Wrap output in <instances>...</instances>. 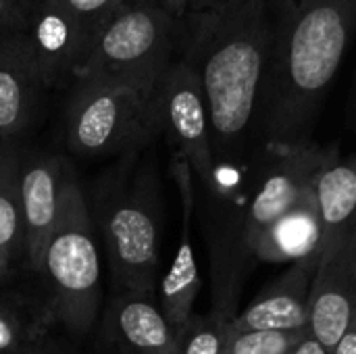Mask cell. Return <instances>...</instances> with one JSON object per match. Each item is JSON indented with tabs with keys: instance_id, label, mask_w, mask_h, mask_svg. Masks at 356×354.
Instances as JSON below:
<instances>
[{
	"instance_id": "1",
	"label": "cell",
	"mask_w": 356,
	"mask_h": 354,
	"mask_svg": "<svg viewBox=\"0 0 356 354\" xmlns=\"http://www.w3.org/2000/svg\"><path fill=\"white\" fill-rule=\"evenodd\" d=\"M273 42L263 79L257 144L305 146L346 50L356 38V0H269Z\"/></svg>"
},
{
	"instance_id": "30",
	"label": "cell",
	"mask_w": 356,
	"mask_h": 354,
	"mask_svg": "<svg viewBox=\"0 0 356 354\" xmlns=\"http://www.w3.org/2000/svg\"><path fill=\"white\" fill-rule=\"evenodd\" d=\"M350 117H353V125L356 129V79H355V88H353V100H350Z\"/></svg>"
},
{
	"instance_id": "7",
	"label": "cell",
	"mask_w": 356,
	"mask_h": 354,
	"mask_svg": "<svg viewBox=\"0 0 356 354\" xmlns=\"http://www.w3.org/2000/svg\"><path fill=\"white\" fill-rule=\"evenodd\" d=\"M156 136L154 94L77 81L65 113V138L75 154H131Z\"/></svg>"
},
{
	"instance_id": "31",
	"label": "cell",
	"mask_w": 356,
	"mask_h": 354,
	"mask_svg": "<svg viewBox=\"0 0 356 354\" xmlns=\"http://www.w3.org/2000/svg\"><path fill=\"white\" fill-rule=\"evenodd\" d=\"M13 2H17L21 8H25V10H29V8H33L35 4H40L42 0H13Z\"/></svg>"
},
{
	"instance_id": "26",
	"label": "cell",
	"mask_w": 356,
	"mask_h": 354,
	"mask_svg": "<svg viewBox=\"0 0 356 354\" xmlns=\"http://www.w3.org/2000/svg\"><path fill=\"white\" fill-rule=\"evenodd\" d=\"M292 354H330V351L317 338H313V334H309Z\"/></svg>"
},
{
	"instance_id": "8",
	"label": "cell",
	"mask_w": 356,
	"mask_h": 354,
	"mask_svg": "<svg viewBox=\"0 0 356 354\" xmlns=\"http://www.w3.org/2000/svg\"><path fill=\"white\" fill-rule=\"evenodd\" d=\"M159 134L173 146V154H181L196 184L204 182L213 167V140L211 117L200 77L192 63L177 54L173 65L163 75L154 92Z\"/></svg>"
},
{
	"instance_id": "23",
	"label": "cell",
	"mask_w": 356,
	"mask_h": 354,
	"mask_svg": "<svg viewBox=\"0 0 356 354\" xmlns=\"http://www.w3.org/2000/svg\"><path fill=\"white\" fill-rule=\"evenodd\" d=\"M27 10L13 0H0V40L17 35L25 25Z\"/></svg>"
},
{
	"instance_id": "25",
	"label": "cell",
	"mask_w": 356,
	"mask_h": 354,
	"mask_svg": "<svg viewBox=\"0 0 356 354\" xmlns=\"http://www.w3.org/2000/svg\"><path fill=\"white\" fill-rule=\"evenodd\" d=\"M152 4L161 6L163 10H167L171 17L175 19H184L190 13V2L192 0H150Z\"/></svg>"
},
{
	"instance_id": "6",
	"label": "cell",
	"mask_w": 356,
	"mask_h": 354,
	"mask_svg": "<svg viewBox=\"0 0 356 354\" xmlns=\"http://www.w3.org/2000/svg\"><path fill=\"white\" fill-rule=\"evenodd\" d=\"M40 273L48 284L52 317L75 336H86L98 319L102 269L96 221L75 173L69 179Z\"/></svg>"
},
{
	"instance_id": "5",
	"label": "cell",
	"mask_w": 356,
	"mask_h": 354,
	"mask_svg": "<svg viewBox=\"0 0 356 354\" xmlns=\"http://www.w3.org/2000/svg\"><path fill=\"white\" fill-rule=\"evenodd\" d=\"M181 19L150 0H131L96 35L75 81L127 88L152 96L179 54Z\"/></svg>"
},
{
	"instance_id": "29",
	"label": "cell",
	"mask_w": 356,
	"mask_h": 354,
	"mask_svg": "<svg viewBox=\"0 0 356 354\" xmlns=\"http://www.w3.org/2000/svg\"><path fill=\"white\" fill-rule=\"evenodd\" d=\"M25 354H58L56 351H52V348H46V346H40V344H29L27 348H25Z\"/></svg>"
},
{
	"instance_id": "10",
	"label": "cell",
	"mask_w": 356,
	"mask_h": 354,
	"mask_svg": "<svg viewBox=\"0 0 356 354\" xmlns=\"http://www.w3.org/2000/svg\"><path fill=\"white\" fill-rule=\"evenodd\" d=\"M73 167L63 156H21V211L25 230V259L40 273L46 246L56 230Z\"/></svg>"
},
{
	"instance_id": "21",
	"label": "cell",
	"mask_w": 356,
	"mask_h": 354,
	"mask_svg": "<svg viewBox=\"0 0 356 354\" xmlns=\"http://www.w3.org/2000/svg\"><path fill=\"white\" fill-rule=\"evenodd\" d=\"M60 2L75 17V21L81 25V29L94 44L96 35L106 27V23L117 13H121L131 0H60Z\"/></svg>"
},
{
	"instance_id": "3",
	"label": "cell",
	"mask_w": 356,
	"mask_h": 354,
	"mask_svg": "<svg viewBox=\"0 0 356 354\" xmlns=\"http://www.w3.org/2000/svg\"><path fill=\"white\" fill-rule=\"evenodd\" d=\"M263 165L265 146L259 144L242 156L215 159L211 175L196 184V217L209 259V313L227 323L238 315L246 280L259 263L248 240V219Z\"/></svg>"
},
{
	"instance_id": "22",
	"label": "cell",
	"mask_w": 356,
	"mask_h": 354,
	"mask_svg": "<svg viewBox=\"0 0 356 354\" xmlns=\"http://www.w3.org/2000/svg\"><path fill=\"white\" fill-rule=\"evenodd\" d=\"M33 344V330L25 319V313L4 298H0V354L25 351Z\"/></svg>"
},
{
	"instance_id": "17",
	"label": "cell",
	"mask_w": 356,
	"mask_h": 354,
	"mask_svg": "<svg viewBox=\"0 0 356 354\" xmlns=\"http://www.w3.org/2000/svg\"><path fill=\"white\" fill-rule=\"evenodd\" d=\"M40 79L10 38L0 40V142L15 140L29 123Z\"/></svg>"
},
{
	"instance_id": "27",
	"label": "cell",
	"mask_w": 356,
	"mask_h": 354,
	"mask_svg": "<svg viewBox=\"0 0 356 354\" xmlns=\"http://www.w3.org/2000/svg\"><path fill=\"white\" fill-rule=\"evenodd\" d=\"M223 0H192L190 2V13H198V10H209L217 4H221Z\"/></svg>"
},
{
	"instance_id": "18",
	"label": "cell",
	"mask_w": 356,
	"mask_h": 354,
	"mask_svg": "<svg viewBox=\"0 0 356 354\" xmlns=\"http://www.w3.org/2000/svg\"><path fill=\"white\" fill-rule=\"evenodd\" d=\"M21 154L13 140L0 142V248L15 263L25 257L21 211Z\"/></svg>"
},
{
	"instance_id": "16",
	"label": "cell",
	"mask_w": 356,
	"mask_h": 354,
	"mask_svg": "<svg viewBox=\"0 0 356 354\" xmlns=\"http://www.w3.org/2000/svg\"><path fill=\"white\" fill-rule=\"evenodd\" d=\"M321 221L319 267L356 232V154L336 156L315 179Z\"/></svg>"
},
{
	"instance_id": "11",
	"label": "cell",
	"mask_w": 356,
	"mask_h": 354,
	"mask_svg": "<svg viewBox=\"0 0 356 354\" xmlns=\"http://www.w3.org/2000/svg\"><path fill=\"white\" fill-rule=\"evenodd\" d=\"M171 173L179 194L181 227L175 257L167 273L159 282V307L171 328L177 332L194 317V305L202 290V275L194 248V219H196V179L181 154H173Z\"/></svg>"
},
{
	"instance_id": "20",
	"label": "cell",
	"mask_w": 356,
	"mask_h": 354,
	"mask_svg": "<svg viewBox=\"0 0 356 354\" xmlns=\"http://www.w3.org/2000/svg\"><path fill=\"white\" fill-rule=\"evenodd\" d=\"M311 332H229L225 354H292Z\"/></svg>"
},
{
	"instance_id": "24",
	"label": "cell",
	"mask_w": 356,
	"mask_h": 354,
	"mask_svg": "<svg viewBox=\"0 0 356 354\" xmlns=\"http://www.w3.org/2000/svg\"><path fill=\"white\" fill-rule=\"evenodd\" d=\"M330 354H356V313L353 321L348 323L346 332L342 334V338L336 342V346L330 351Z\"/></svg>"
},
{
	"instance_id": "28",
	"label": "cell",
	"mask_w": 356,
	"mask_h": 354,
	"mask_svg": "<svg viewBox=\"0 0 356 354\" xmlns=\"http://www.w3.org/2000/svg\"><path fill=\"white\" fill-rule=\"evenodd\" d=\"M10 271H13V261H10L8 255L0 248V282H2L4 277H8Z\"/></svg>"
},
{
	"instance_id": "12",
	"label": "cell",
	"mask_w": 356,
	"mask_h": 354,
	"mask_svg": "<svg viewBox=\"0 0 356 354\" xmlns=\"http://www.w3.org/2000/svg\"><path fill=\"white\" fill-rule=\"evenodd\" d=\"M319 261L305 259L267 284L252 303L227 323L229 332H311V292Z\"/></svg>"
},
{
	"instance_id": "13",
	"label": "cell",
	"mask_w": 356,
	"mask_h": 354,
	"mask_svg": "<svg viewBox=\"0 0 356 354\" xmlns=\"http://www.w3.org/2000/svg\"><path fill=\"white\" fill-rule=\"evenodd\" d=\"M102 342L106 354H173L177 332L165 319L156 296L113 292Z\"/></svg>"
},
{
	"instance_id": "32",
	"label": "cell",
	"mask_w": 356,
	"mask_h": 354,
	"mask_svg": "<svg viewBox=\"0 0 356 354\" xmlns=\"http://www.w3.org/2000/svg\"><path fill=\"white\" fill-rule=\"evenodd\" d=\"M8 354H25V351H17V353H8Z\"/></svg>"
},
{
	"instance_id": "9",
	"label": "cell",
	"mask_w": 356,
	"mask_h": 354,
	"mask_svg": "<svg viewBox=\"0 0 356 354\" xmlns=\"http://www.w3.org/2000/svg\"><path fill=\"white\" fill-rule=\"evenodd\" d=\"M27 58L42 86H56L75 71L90 52V38L60 0H42L27 10L23 29L10 38Z\"/></svg>"
},
{
	"instance_id": "19",
	"label": "cell",
	"mask_w": 356,
	"mask_h": 354,
	"mask_svg": "<svg viewBox=\"0 0 356 354\" xmlns=\"http://www.w3.org/2000/svg\"><path fill=\"white\" fill-rule=\"evenodd\" d=\"M227 321L207 313L194 315L181 330L173 354H225Z\"/></svg>"
},
{
	"instance_id": "15",
	"label": "cell",
	"mask_w": 356,
	"mask_h": 354,
	"mask_svg": "<svg viewBox=\"0 0 356 354\" xmlns=\"http://www.w3.org/2000/svg\"><path fill=\"white\" fill-rule=\"evenodd\" d=\"M321 221L313 184L254 238L252 255L259 263H298L317 259Z\"/></svg>"
},
{
	"instance_id": "2",
	"label": "cell",
	"mask_w": 356,
	"mask_h": 354,
	"mask_svg": "<svg viewBox=\"0 0 356 354\" xmlns=\"http://www.w3.org/2000/svg\"><path fill=\"white\" fill-rule=\"evenodd\" d=\"M271 42L269 0H223L181 19L179 56L200 77L215 159H236L259 146L257 113Z\"/></svg>"
},
{
	"instance_id": "4",
	"label": "cell",
	"mask_w": 356,
	"mask_h": 354,
	"mask_svg": "<svg viewBox=\"0 0 356 354\" xmlns=\"http://www.w3.org/2000/svg\"><path fill=\"white\" fill-rule=\"evenodd\" d=\"M125 163L96 198V225L108 259L115 292L156 296L161 271L163 202L152 163Z\"/></svg>"
},
{
	"instance_id": "14",
	"label": "cell",
	"mask_w": 356,
	"mask_h": 354,
	"mask_svg": "<svg viewBox=\"0 0 356 354\" xmlns=\"http://www.w3.org/2000/svg\"><path fill=\"white\" fill-rule=\"evenodd\" d=\"M356 313V232L319 267L311 292V334L327 351Z\"/></svg>"
}]
</instances>
